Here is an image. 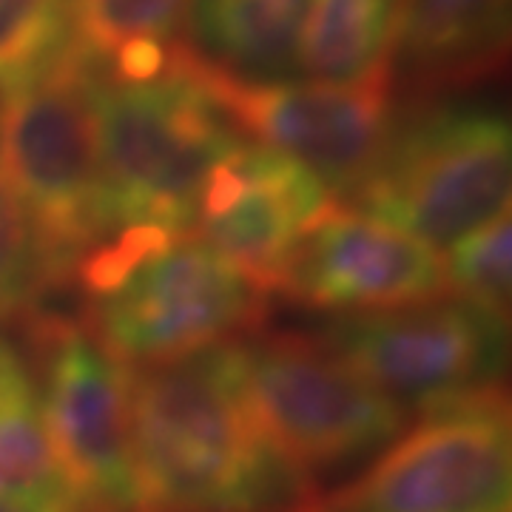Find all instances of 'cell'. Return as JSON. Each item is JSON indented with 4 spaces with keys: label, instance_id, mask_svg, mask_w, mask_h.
Listing matches in <instances>:
<instances>
[{
    "label": "cell",
    "instance_id": "obj_1",
    "mask_svg": "<svg viewBox=\"0 0 512 512\" xmlns=\"http://www.w3.org/2000/svg\"><path fill=\"white\" fill-rule=\"evenodd\" d=\"M134 512H288L313 484L262 433L237 342L128 367Z\"/></svg>",
    "mask_w": 512,
    "mask_h": 512
},
{
    "label": "cell",
    "instance_id": "obj_2",
    "mask_svg": "<svg viewBox=\"0 0 512 512\" xmlns=\"http://www.w3.org/2000/svg\"><path fill=\"white\" fill-rule=\"evenodd\" d=\"M89 333L123 367L197 356L254 333L268 296L202 237L120 234L77 271Z\"/></svg>",
    "mask_w": 512,
    "mask_h": 512
},
{
    "label": "cell",
    "instance_id": "obj_3",
    "mask_svg": "<svg viewBox=\"0 0 512 512\" xmlns=\"http://www.w3.org/2000/svg\"><path fill=\"white\" fill-rule=\"evenodd\" d=\"M97 140L111 239L191 234L208 177L242 143L237 128L171 63L146 83L100 74Z\"/></svg>",
    "mask_w": 512,
    "mask_h": 512
},
{
    "label": "cell",
    "instance_id": "obj_4",
    "mask_svg": "<svg viewBox=\"0 0 512 512\" xmlns=\"http://www.w3.org/2000/svg\"><path fill=\"white\" fill-rule=\"evenodd\" d=\"M100 72L77 49L0 94L9 183L32 211L57 271L72 285L80 265L111 242L97 140Z\"/></svg>",
    "mask_w": 512,
    "mask_h": 512
},
{
    "label": "cell",
    "instance_id": "obj_5",
    "mask_svg": "<svg viewBox=\"0 0 512 512\" xmlns=\"http://www.w3.org/2000/svg\"><path fill=\"white\" fill-rule=\"evenodd\" d=\"M168 63L239 134L305 165L336 200H350L362 188L396 123L390 60L356 80H262L228 72L177 40Z\"/></svg>",
    "mask_w": 512,
    "mask_h": 512
},
{
    "label": "cell",
    "instance_id": "obj_6",
    "mask_svg": "<svg viewBox=\"0 0 512 512\" xmlns=\"http://www.w3.org/2000/svg\"><path fill=\"white\" fill-rule=\"evenodd\" d=\"M510 117L495 106L439 103L396 117L353 208L447 248L510 211Z\"/></svg>",
    "mask_w": 512,
    "mask_h": 512
},
{
    "label": "cell",
    "instance_id": "obj_7",
    "mask_svg": "<svg viewBox=\"0 0 512 512\" xmlns=\"http://www.w3.org/2000/svg\"><path fill=\"white\" fill-rule=\"evenodd\" d=\"M239 370L262 433L305 481L379 453L410 410L345 365L316 336L248 333Z\"/></svg>",
    "mask_w": 512,
    "mask_h": 512
},
{
    "label": "cell",
    "instance_id": "obj_8",
    "mask_svg": "<svg viewBox=\"0 0 512 512\" xmlns=\"http://www.w3.org/2000/svg\"><path fill=\"white\" fill-rule=\"evenodd\" d=\"M319 512H510L512 430L504 387L416 413Z\"/></svg>",
    "mask_w": 512,
    "mask_h": 512
},
{
    "label": "cell",
    "instance_id": "obj_9",
    "mask_svg": "<svg viewBox=\"0 0 512 512\" xmlns=\"http://www.w3.org/2000/svg\"><path fill=\"white\" fill-rule=\"evenodd\" d=\"M316 339L410 416L498 387L507 365V319L444 296L336 316Z\"/></svg>",
    "mask_w": 512,
    "mask_h": 512
},
{
    "label": "cell",
    "instance_id": "obj_10",
    "mask_svg": "<svg viewBox=\"0 0 512 512\" xmlns=\"http://www.w3.org/2000/svg\"><path fill=\"white\" fill-rule=\"evenodd\" d=\"M43 353L40 410L77 512H134V447L128 367L89 330L37 316Z\"/></svg>",
    "mask_w": 512,
    "mask_h": 512
},
{
    "label": "cell",
    "instance_id": "obj_11",
    "mask_svg": "<svg viewBox=\"0 0 512 512\" xmlns=\"http://www.w3.org/2000/svg\"><path fill=\"white\" fill-rule=\"evenodd\" d=\"M313 311H390L444 296L439 248L353 205H333L299 242L279 291Z\"/></svg>",
    "mask_w": 512,
    "mask_h": 512
},
{
    "label": "cell",
    "instance_id": "obj_12",
    "mask_svg": "<svg viewBox=\"0 0 512 512\" xmlns=\"http://www.w3.org/2000/svg\"><path fill=\"white\" fill-rule=\"evenodd\" d=\"M336 202L305 165L242 140L208 177L194 234L271 296L299 242Z\"/></svg>",
    "mask_w": 512,
    "mask_h": 512
},
{
    "label": "cell",
    "instance_id": "obj_13",
    "mask_svg": "<svg viewBox=\"0 0 512 512\" xmlns=\"http://www.w3.org/2000/svg\"><path fill=\"white\" fill-rule=\"evenodd\" d=\"M512 0H399L390 69L421 94L495 77L510 55Z\"/></svg>",
    "mask_w": 512,
    "mask_h": 512
},
{
    "label": "cell",
    "instance_id": "obj_14",
    "mask_svg": "<svg viewBox=\"0 0 512 512\" xmlns=\"http://www.w3.org/2000/svg\"><path fill=\"white\" fill-rule=\"evenodd\" d=\"M313 0H194L191 49L228 72L262 80L296 74Z\"/></svg>",
    "mask_w": 512,
    "mask_h": 512
},
{
    "label": "cell",
    "instance_id": "obj_15",
    "mask_svg": "<svg viewBox=\"0 0 512 512\" xmlns=\"http://www.w3.org/2000/svg\"><path fill=\"white\" fill-rule=\"evenodd\" d=\"M399 0H313L296 52L308 80H356L390 60Z\"/></svg>",
    "mask_w": 512,
    "mask_h": 512
},
{
    "label": "cell",
    "instance_id": "obj_16",
    "mask_svg": "<svg viewBox=\"0 0 512 512\" xmlns=\"http://www.w3.org/2000/svg\"><path fill=\"white\" fill-rule=\"evenodd\" d=\"M0 490L77 512L46 430L37 384L20 359L0 376Z\"/></svg>",
    "mask_w": 512,
    "mask_h": 512
},
{
    "label": "cell",
    "instance_id": "obj_17",
    "mask_svg": "<svg viewBox=\"0 0 512 512\" xmlns=\"http://www.w3.org/2000/svg\"><path fill=\"white\" fill-rule=\"evenodd\" d=\"M194 0H72L74 49L100 74L143 52H168Z\"/></svg>",
    "mask_w": 512,
    "mask_h": 512
},
{
    "label": "cell",
    "instance_id": "obj_18",
    "mask_svg": "<svg viewBox=\"0 0 512 512\" xmlns=\"http://www.w3.org/2000/svg\"><path fill=\"white\" fill-rule=\"evenodd\" d=\"M66 285L32 211L0 177V325L35 322L43 302Z\"/></svg>",
    "mask_w": 512,
    "mask_h": 512
},
{
    "label": "cell",
    "instance_id": "obj_19",
    "mask_svg": "<svg viewBox=\"0 0 512 512\" xmlns=\"http://www.w3.org/2000/svg\"><path fill=\"white\" fill-rule=\"evenodd\" d=\"M69 49L72 0H0V94Z\"/></svg>",
    "mask_w": 512,
    "mask_h": 512
},
{
    "label": "cell",
    "instance_id": "obj_20",
    "mask_svg": "<svg viewBox=\"0 0 512 512\" xmlns=\"http://www.w3.org/2000/svg\"><path fill=\"white\" fill-rule=\"evenodd\" d=\"M510 211L498 214L476 231L447 245L444 291L481 311L510 319Z\"/></svg>",
    "mask_w": 512,
    "mask_h": 512
},
{
    "label": "cell",
    "instance_id": "obj_21",
    "mask_svg": "<svg viewBox=\"0 0 512 512\" xmlns=\"http://www.w3.org/2000/svg\"><path fill=\"white\" fill-rule=\"evenodd\" d=\"M0 512H74L63 504H52L43 498H29V495L3 493L0 490Z\"/></svg>",
    "mask_w": 512,
    "mask_h": 512
},
{
    "label": "cell",
    "instance_id": "obj_22",
    "mask_svg": "<svg viewBox=\"0 0 512 512\" xmlns=\"http://www.w3.org/2000/svg\"><path fill=\"white\" fill-rule=\"evenodd\" d=\"M18 359H20L18 350L12 348V345H9V342H6V339L0 336V376H3V370H6V367L15 365Z\"/></svg>",
    "mask_w": 512,
    "mask_h": 512
},
{
    "label": "cell",
    "instance_id": "obj_23",
    "mask_svg": "<svg viewBox=\"0 0 512 512\" xmlns=\"http://www.w3.org/2000/svg\"><path fill=\"white\" fill-rule=\"evenodd\" d=\"M6 168V120H3V100H0V171Z\"/></svg>",
    "mask_w": 512,
    "mask_h": 512
},
{
    "label": "cell",
    "instance_id": "obj_24",
    "mask_svg": "<svg viewBox=\"0 0 512 512\" xmlns=\"http://www.w3.org/2000/svg\"><path fill=\"white\" fill-rule=\"evenodd\" d=\"M316 498H319V495H313L311 501H305L302 507H296V510H288V512H319V507H316Z\"/></svg>",
    "mask_w": 512,
    "mask_h": 512
}]
</instances>
